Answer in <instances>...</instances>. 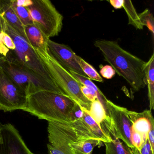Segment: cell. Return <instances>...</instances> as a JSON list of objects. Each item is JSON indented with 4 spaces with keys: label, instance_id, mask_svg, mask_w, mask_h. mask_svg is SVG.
<instances>
[{
    "label": "cell",
    "instance_id": "6da1fadb",
    "mask_svg": "<svg viewBox=\"0 0 154 154\" xmlns=\"http://www.w3.org/2000/svg\"><path fill=\"white\" fill-rule=\"evenodd\" d=\"M94 45L101 52L105 61L119 76L137 92L146 85V62L124 50L116 41L98 39Z\"/></svg>",
    "mask_w": 154,
    "mask_h": 154
},
{
    "label": "cell",
    "instance_id": "7a4b0ae2",
    "mask_svg": "<svg viewBox=\"0 0 154 154\" xmlns=\"http://www.w3.org/2000/svg\"><path fill=\"white\" fill-rule=\"evenodd\" d=\"M75 104L65 94L42 91L28 96L27 103L23 110L40 119L70 122L71 112Z\"/></svg>",
    "mask_w": 154,
    "mask_h": 154
},
{
    "label": "cell",
    "instance_id": "3957f363",
    "mask_svg": "<svg viewBox=\"0 0 154 154\" xmlns=\"http://www.w3.org/2000/svg\"><path fill=\"white\" fill-rule=\"evenodd\" d=\"M48 131L50 143L47 144L49 154H74L69 146L70 143L89 139L100 140L89 128L83 118L73 122L48 121Z\"/></svg>",
    "mask_w": 154,
    "mask_h": 154
},
{
    "label": "cell",
    "instance_id": "277c9868",
    "mask_svg": "<svg viewBox=\"0 0 154 154\" xmlns=\"http://www.w3.org/2000/svg\"><path fill=\"white\" fill-rule=\"evenodd\" d=\"M0 19L2 31L11 38L16 47L15 50H9L6 57L7 60L17 63L32 72L57 85L50 71L33 48L1 17Z\"/></svg>",
    "mask_w": 154,
    "mask_h": 154
},
{
    "label": "cell",
    "instance_id": "5b68a950",
    "mask_svg": "<svg viewBox=\"0 0 154 154\" xmlns=\"http://www.w3.org/2000/svg\"><path fill=\"white\" fill-rule=\"evenodd\" d=\"M0 67L27 96L42 91L66 95L57 85L32 72L17 63L8 61L6 58L0 61Z\"/></svg>",
    "mask_w": 154,
    "mask_h": 154
},
{
    "label": "cell",
    "instance_id": "8992f818",
    "mask_svg": "<svg viewBox=\"0 0 154 154\" xmlns=\"http://www.w3.org/2000/svg\"><path fill=\"white\" fill-rule=\"evenodd\" d=\"M54 78L57 85L67 96L82 109L89 111L92 102L84 96L81 91L82 85L67 70L61 66L49 54L46 56L37 54Z\"/></svg>",
    "mask_w": 154,
    "mask_h": 154
},
{
    "label": "cell",
    "instance_id": "52a82bcc",
    "mask_svg": "<svg viewBox=\"0 0 154 154\" xmlns=\"http://www.w3.org/2000/svg\"><path fill=\"white\" fill-rule=\"evenodd\" d=\"M34 25L48 39L59 35L63 26V16L49 0H32L27 7Z\"/></svg>",
    "mask_w": 154,
    "mask_h": 154
},
{
    "label": "cell",
    "instance_id": "ba28073f",
    "mask_svg": "<svg viewBox=\"0 0 154 154\" xmlns=\"http://www.w3.org/2000/svg\"><path fill=\"white\" fill-rule=\"evenodd\" d=\"M28 96L0 67V110L11 112L23 110Z\"/></svg>",
    "mask_w": 154,
    "mask_h": 154
},
{
    "label": "cell",
    "instance_id": "9c48e42d",
    "mask_svg": "<svg viewBox=\"0 0 154 154\" xmlns=\"http://www.w3.org/2000/svg\"><path fill=\"white\" fill-rule=\"evenodd\" d=\"M104 109L112 121L117 138L122 140L128 147H132L131 139L132 123L128 115V110L114 104L108 99Z\"/></svg>",
    "mask_w": 154,
    "mask_h": 154
},
{
    "label": "cell",
    "instance_id": "30bf717a",
    "mask_svg": "<svg viewBox=\"0 0 154 154\" xmlns=\"http://www.w3.org/2000/svg\"><path fill=\"white\" fill-rule=\"evenodd\" d=\"M0 154H34L13 125L0 123Z\"/></svg>",
    "mask_w": 154,
    "mask_h": 154
},
{
    "label": "cell",
    "instance_id": "8fae6325",
    "mask_svg": "<svg viewBox=\"0 0 154 154\" xmlns=\"http://www.w3.org/2000/svg\"><path fill=\"white\" fill-rule=\"evenodd\" d=\"M48 53L61 66L68 72H72L87 77L76 59V54L68 46L48 40Z\"/></svg>",
    "mask_w": 154,
    "mask_h": 154
},
{
    "label": "cell",
    "instance_id": "7c38bea8",
    "mask_svg": "<svg viewBox=\"0 0 154 154\" xmlns=\"http://www.w3.org/2000/svg\"><path fill=\"white\" fill-rule=\"evenodd\" d=\"M128 115L132 123L134 130L147 137L148 133L152 126H154V119L151 111L145 110L141 112L128 110Z\"/></svg>",
    "mask_w": 154,
    "mask_h": 154
},
{
    "label": "cell",
    "instance_id": "4fadbf2b",
    "mask_svg": "<svg viewBox=\"0 0 154 154\" xmlns=\"http://www.w3.org/2000/svg\"><path fill=\"white\" fill-rule=\"evenodd\" d=\"M0 17L28 42L25 27L13 9L12 0H0Z\"/></svg>",
    "mask_w": 154,
    "mask_h": 154
},
{
    "label": "cell",
    "instance_id": "5bb4252c",
    "mask_svg": "<svg viewBox=\"0 0 154 154\" xmlns=\"http://www.w3.org/2000/svg\"><path fill=\"white\" fill-rule=\"evenodd\" d=\"M28 42L37 54L46 56L48 54V38L34 24L25 27Z\"/></svg>",
    "mask_w": 154,
    "mask_h": 154
},
{
    "label": "cell",
    "instance_id": "9a60e30c",
    "mask_svg": "<svg viewBox=\"0 0 154 154\" xmlns=\"http://www.w3.org/2000/svg\"><path fill=\"white\" fill-rule=\"evenodd\" d=\"M103 144V142L99 140L89 139L70 143L69 145L74 154H93L94 147L101 146Z\"/></svg>",
    "mask_w": 154,
    "mask_h": 154
},
{
    "label": "cell",
    "instance_id": "2e32d148",
    "mask_svg": "<svg viewBox=\"0 0 154 154\" xmlns=\"http://www.w3.org/2000/svg\"><path fill=\"white\" fill-rule=\"evenodd\" d=\"M146 81L148 90V98L150 110L154 109V54L146 62Z\"/></svg>",
    "mask_w": 154,
    "mask_h": 154
},
{
    "label": "cell",
    "instance_id": "e0dca14e",
    "mask_svg": "<svg viewBox=\"0 0 154 154\" xmlns=\"http://www.w3.org/2000/svg\"><path fill=\"white\" fill-rule=\"evenodd\" d=\"M86 112L94 120L99 127L109 117L103 105L98 99L92 102L90 110Z\"/></svg>",
    "mask_w": 154,
    "mask_h": 154
},
{
    "label": "cell",
    "instance_id": "ac0fdd59",
    "mask_svg": "<svg viewBox=\"0 0 154 154\" xmlns=\"http://www.w3.org/2000/svg\"><path fill=\"white\" fill-rule=\"evenodd\" d=\"M122 8L126 11L128 16V24L132 25L137 29H143L144 26L140 22L138 14L137 13L131 2L129 0H124Z\"/></svg>",
    "mask_w": 154,
    "mask_h": 154
},
{
    "label": "cell",
    "instance_id": "d6986e66",
    "mask_svg": "<svg viewBox=\"0 0 154 154\" xmlns=\"http://www.w3.org/2000/svg\"><path fill=\"white\" fill-rule=\"evenodd\" d=\"M76 59L80 67L88 78L100 82H103L101 76L92 66L85 62L82 57L77 55H76Z\"/></svg>",
    "mask_w": 154,
    "mask_h": 154
},
{
    "label": "cell",
    "instance_id": "ffe728a7",
    "mask_svg": "<svg viewBox=\"0 0 154 154\" xmlns=\"http://www.w3.org/2000/svg\"><path fill=\"white\" fill-rule=\"evenodd\" d=\"M82 109L83 111V119L89 127V128L92 131L93 133L103 143L110 142L107 137L103 134V132L100 128L99 125L94 121V120L87 113L85 110L83 109Z\"/></svg>",
    "mask_w": 154,
    "mask_h": 154
},
{
    "label": "cell",
    "instance_id": "44dd1931",
    "mask_svg": "<svg viewBox=\"0 0 154 154\" xmlns=\"http://www.w3.org/2000/svg\"><path fill=\"white\" fill-rule=\"evenodd\" d=\"M105 154H132L128 147L124 146L119 139L105 142Z\"/></svg>",
    "mask_w": 154,
    "mask_h": 154
},
{
    "label": "cell",
    "instance_id": "7402d4cb",
    "mask_svg": "<svg viewBox=\"0 0 154 154\" xmlns=\"http://www.w3.org/2000/svg\"><path fill=\"white\" fill-rule=\"evenodd\" d=\"M12 5L15 13L24 27L34 24L29 11L26 8L17 6L14 0H12Z\"/></svg>",
    "mask_w": 154,
    "mask_h": 154
},
{
    "label": "cell",
    "instance_id": "603a6c76",
    "mask_svg": "<svg viewBox=\"0 0 154 154\" xmlns=\"http://www.w3.org/2000/svg\"><path fill=\"white\" fill-rule=\"evenodd\" d=\"M140 22L143 26H146L151 32L153 35H154V20L153 15L148 9H146L143 12L138 14Z\"/></svg>",
    "mask_w": 154,
    "mask_h": 154
},
{
    "label": "cell",
    "instance_id": "cb8c5ba5",
    "mask_svg": "<svg viewBox=\"0 0 154 154\" xmlns=\"http://www.w3.org/2000/svg\"><path fill=\"white\" fill-rule=\"evenodd\" d=\"M147 138L144 137L141 134L131 128V144L133 147L136 148L137 149L140 150L145 143Z\"/></svg>",
    "mask_w": 154,
    "mask_h": 154
},
{
    "label": "cell",
    "instance_id": "d4e9b609",
    "mask_svg": "<svg viewBox=\"0 0 154 154\" xmlns=\"http://www.w3.org/2000/svg\"><path fill=\"white\" fill-rule=\"evenodd\" d=\"M81 91L84 96L91 102L98 99L97 93L91 87L82 85L81 87Z\"/></svg>",
    "mask_w": 154,
    "mask_h": 154
},
{
    "label": "cell",
    "instance_id": "484cf974",
    "mask_svg": "<svg viewBox=\"0 0 154 154\" xmlns=\"http://www.w3.org/2000/svg\"><path fill=\"white\" fill-rule=\"evenodd\" d=\"M83 117V111L81 107L77 103L71 112L70 122H74L76 121L82 119Z\"/></svg>",
    "mask_w": 154,
    "mask_h": 154
},
{
    "label": "cell",
    "instance_id": "4316f807",
    "mask_svg": "<svg viewBox=\"0 0 154 154\" xmlns=\"http://www.w3.org/2000/svg\"><path fill=\"white\" fill-rule=\"evenodd\" d=\"M100 73L103 78L111 79L114 76L116 72L111 66L106 65L102 67Z\"/></svg>",
    "mask_w": 154,
    "mask_h": 154
},
{
    "label": "cell",
    "instance_id": "83f0119b",
    "mask_svg": "<svg viewBox=\"0 0 154 154\" xmlns=\"http://www.w3.org/2000/svg\"><path fill=\"white\" fill-rule=\"evenodd\" d=\"M3 42L6 47L8 48L9 50H15V44L11 38L7 33H5L3 38Z\"/></svg>",
    "mask_w": 154,
    "mask_h": 154
},
{
    "label": "cell",
    "instance_id": "f1b7e54d",
    "mask_svg": "<svg viewBox=\"0 0 154 154\" xmlns=\"http://www.w3.org/2000/svg\"><path fill=\"white\" fill-rule=\"evenodd\" d=\"M138 150L140 152V154H154L152 151V149L148 138H147L145 143H144L141 148Z\"/></svg>",
    "mask_w": 154,
    "mask_h": 154
},
{
    "label": "cell",
    "instance_id": "f546056e",
    "mask_svg": "<svg viewBox=\"0 0 154 154\" xmlns=\"http://www.w3.org/2000/svg\"><path fill=\"white\" fill-rule=\"evenodd\" d=\"M5 33V32H3V31L0 33V53L2 55L6 57L7 54L9 51V49L6 47L3 42V38H4Z\"/></svg>",
    "mask_w": 154,
    "mask_h": 154
},
{
    "label": "cell",
    "instance_id": "4dcf8cb0",
    "mask_svg": "<svg viewBox=\"0 0 154 154\" xmlns=\"http://www.w3.org/2000/svg\"><path fill=\"white\" fill-rule=\"evenodd\" d=\"M147 138L151 146L152 151L154 153V126H152L149 131Z\"/></svg>",
    "mask_w": 154,
    "mask_h": 154
},
{
    "label": "cell",
    "instance_id": "1f68e13d",
    "mask_svg": "<svg viewBox=\"0 0 154 154\" xmlns=\"http://www.w3.org/2000/svg\"><path fill=\"white\" fill-rule=\"evenodd\" d=\"M17 6L27 8L30 6L32 3V0H14Z\"/></svg>",
    "mask_w": 154,
    "mask_h": 154
},
{
    "label": "cell",
    "instance_id": "d6a6232c",
    "mask_svg": "<svg viewBox=\"0 0 154 154\" xmlns=\"http://www.w3.org/2000/svg\"><path fill=\"white\" fill-rule=\"evenodd\" d=\"M109 2L111 5L116 9H119L123 7L124 0H110Z\"/></svg>",
    "mask_w": 154,
    "mask_h": 154
},
{
    "label": "cell",
    "instance_id": "836d02e7",
    "mask_svg": "<svg viewBox=\"0 0 154 154\" xmlns=\"http://www.w3.org/2000/svg\"><path fill=\"white\" fill-rule=\"evenodd\" d=\"M5 58H6V57L2 55L1 54V53H0V61L5 59Z\"/></svg>",
    "mask_w": 154,
    "mask_h": 154
},
{
    "label": "cell",
    "instance_id": "e575fe53",
    "mask_svg": "<svg viewBox=\"0 0 154 154\" xmlns=\"http://www.w3.org/2000/svg\"><path fill=\"white\" fill-rule=\"evenodd\" d=\"M2 31V26L1 21V19H0V33H1Z\"/></svg>",
    "mask_w": 154,
    "mask_h": 154
}]
</instances>
